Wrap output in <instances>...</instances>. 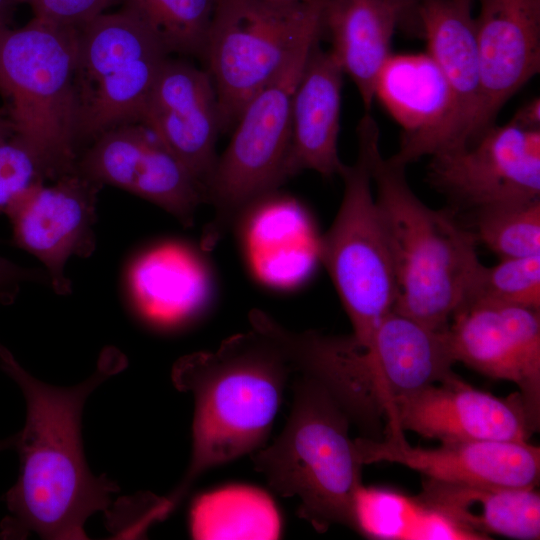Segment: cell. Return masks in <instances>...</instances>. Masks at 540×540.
Here are the masks:
<instances>
[{
	"instance_id": "cell-1",
	"label": "cell",
	"mask_w": 540,
	"mask_h": 540,
	"mask_svg": "<svg viewBox=\"0 0 540 540\" xmlns=\"http://www.w3.org/2000/svg\"><path fill=\"white\" fill-rule=\"evenodd\" d=\"M127 365L113 347L102 351L95 372L85 381L58 387L27 372L0 344V368L21 389L26 420L16 433L19 475L5 494L9 515L1 523L3 538L88 539L84 525L96 512L106 513L118 485L105 474L91 473L83 450L81 420L88 396Z\"/></svg>"
},
{
	"instance_id": "cell-2",
	"label": "cell",
	"mask_w": 540,
	"mask_h": 540,
	"mask_svg": "<svg viewBox=\"0 0 540 540\" xmlns=\"http://www.w3.org/2000/svg\"><path fill=\"white\" fill-rule=\"evenodd\" d=\"M249 322L280 349L293 372L319 382L371 438L397 401L441 381L455 363L446 330L393 310L365 340L292 331L257 309Z\"/></svg>"
},
{
	"instance_id": "cell-3",
	"label": "cell",
	"mask_w": 540,
	"mask_h": 540,
	"mask_svg": "<svg viewBox=\"0 0 540 540\" xmlns=\"http://www.w3.org/2000/svg\"><path fill=\"white\" fill-rule=\"evenodd\" d=\"M291 372L280 349L252 328L214 351L193 352L174 363L173 385L194 398L192 451L179 484L159 497V521L179 506L204 472L265 445Z\"/></svg>"
},
{
	"instance_id": "cell-4",
	"label": "cell",
	"mask_w": 540,
	"mask_h": 540,
	"mask_svg": "<svg viewBox=\"0 0 540 540\" xmlns=\"http://www.w3.org/2000/svg\"><path fill=\"white\" fill-rule=\"evenodd\" d=\"M405 170L380 149L376 152L372 181L396 281L393 311L442 331L464 302L481 264L477 240L457 221L455 210L423 203Z\"/></svg>"
},
{
	"instance_id": "cell-5",
	"label": "cell",
	"mask_w": 540,
	"mask_h": 540,
	"mask_svg": "<svg viewBox=\"0 0 540 540\" xmlns=\"http://www.w3.org/2000/svg\"><path fill=\"white\" fill-rule=\"evenodd\" d=\"M349 424L328 391L301 374L283 431L252 457L255 469L275 492L299 499L298 515L318 532L333 524L356 531L363 463Z\"/></svg>"
},
{
	"instance_id": "cell-6",
	"label": "cell",
	"mask_w": 540,
	"mask_h": 540,
	"mask_svg": "<svg viewBox=\"0 0 540 540\" xmlns=\"http://www.w3.org/2000/svg\"><path fill=\"white\" fill-rule=\"evenodd\" d=\"M78 29L33 18L0 29L2 114L15 139L43 163L52 180L76 171L74 68Z\"/></svg>"
},
{
	"instance_id": "cell-7",
	"label": "cell",
	"mask_w": 540,
	"mask_h": 540,
	"mask_svg": "<svg viewBox=\"0 0 540 540\" xmlns=\"http://www.w3.org/2000/svg\"><path fill=\"white\" fill-rule=\"evenodd\" d=\"M358 151L338 176L343 196L336 216L320 238L318 253L351 322L352 334L367 339L393 310L396 281L380 211L373 194L372 164L380 131L366 112L357 126Z\"/></svg>"
},
{
	"instance_id": "cell-8",
	"label": "cell",
	"mask_w": 540,
	"mask_h": 540,
	"mask_svg": "<svg viewBox=\"0 0 540 540\" xmlns=\"http://www.w3.org/2000/svg\"><path fill=\"white\" fill-rule=\"evenodd\" d=\"M322 32L306 39L284 68L244 107L206 188L213 216L201 245L213 249L242 213L270 197L288 178L294 92Z\"/></svg>"
},
{
	"instance_id": "cell-9",
	"label": "cell",
	"mask_w": 540,
	"mask_h": 540,
	"mask_svg": "<svg viewBox=\"0 0 540 540\" xmlns=\"http://www.w3.org/2000/svg\"><path fill=\"white\" fill-rule=\"evenodd\" d=\"M323 2L218 0L202 58L217 93L222 132L236 125L249 100L302 43L322 32Z\"/></svg>"
},
{
	"instance_id": "cell-10",
	"label": "cell",
	"mask_w": 540,
	"mask_h": 540,
	"mask_svg": "<svg viewBox=\"0 0 540 540\" xmlns=\"http://www.w3.org/2000/svg\"><path fill=\"white\" fill-rule=\"evenodd\" d=\"M168 58L157 38L122 9L78 29L73 78L78 156L104 132L139 122Z\"/></svg>"
},
{
	"instance_id": "cell-11",
	"label": "cell",
	"mask_w": 540,
	"mask_h": 540,
	"mask_svg": "<svg viewBox=\"0 0 540 540\" xmlns=\"http://www.w3.org/2000/svg\"><path fill=\"white\" fill-rule=\"evenodd\" d=\"M427 178L453 210L540 198V130L493 124L471 142L431 156Z\"/></svg>"
},
{
	"instance_id": "cell-12",
	"label": "cell",
	"mask_w": 540,
	"mask_h": 540,
	"mask_svg": "<svg viewBox=\"0 0 540 540\" xmlns=\"http://www.w3.org/2000/svg\"><path fill=\"white\" fill-rule=\"evenodd\" d=\"M76 171L101 184L131 192L190 227L205 203L199 182L159 138L140 122L112 128L78 156Z\"/></svg>"
},
{
	"instance_id": "cell-13",
	"label": "cell",
	"mask_w": 540,
	"mask_h": 540,
	"mask_svg": "<svg viewBox=\"0 0 540 540\" xmlns=\"http://www.w3.org/2000/svg\"><path fill=\"white\" fill-rule=\"evenodd\" d=\"M446 333L455 362L516 384L540 423V310L467 302L455 311Z\"/></svg>"
},
{
	"instance_id": "cell-14",
	"label": "cell",
	"mask_w": 540,
	"mask_h": 540,
	"mask_svg": "<svg viewBox=\"0 0 540 540\" xmlns=\"http://www.w3.org/2000/svg\"><path fill=\"white\" fill-rule=\"evenodd\" d=\"M385 419L441 442H526L539 428L520 392L500 398L453 372L397 401Z\"/></svg>"
},
{
	"instance_id": "cell-15",
	"label": "cell",
	"mask_w": 540,
	"mask_h": 540,
	"mask_svg": "<svg viewBox=\"0 0 540 540\" xmlns=\"http://www.w3.org/2000/svg\"><path fill=\"white\" fill-rule=\"evenodd\" d=\"M103 186L77 171L35 187L6 215L12 244L35 256L46 268L58 295L71 293L64 269L72 256L87 258L96 248L98 193Z\"/></svg>"
},
{
	"instance_id": "cell-16",
	"label": "cell",
	"mask_w": 540,
	"mask_h": 540,
	"mask_svg": "<svg viewBox=\"0 0 540 540\" xmlns=\"http://www.w3.org/2000/svg\"><path fill=\"white\" fill-rule=\"evenodd\" d=\"M363 465L390 462L427 478L458 484L501 488H536L540 448L526 442L453 441L437 448L410 445L403 430L387 423L383 440L355 439Z\"/></svg>"
},
{
	"instance_id": "cell-17",
	"label": "cell",
	"mask_w": 540,
	"mask_h": 540,
	"mask_svg": "<svg viewBox=\"0 0 540 540\" xmlns=\"http://www.w3.org/2000/svg\"><path fill=\"white\" fill-rule=\"evenodd\" d=\"M139 122L148 127L204 189L218 156L221 114L213 81L206 69L170 57L144 104Z\"/></svg>"
},
{
	"instance_id": "cell-18",
	"label": "cell",
	"mask_w": 540,
	"mask_h": 540,
	"mask_svg": "<svg viewBox=\"0 0 540 540\" xmlns=\"http://www.w3.org/2000/svg\"><path fill=\"white\" fill-rule=\"evenodd\" d=\"M376 99L401 127L391 160L407 166L460 146L453 95L427 53H392L378 76Z\"/></svg>"
},
{
	"instance_id": "cell-19",
	"label": "cell",
	"mask_w": 540,
	"mask_h": 540,
	"mask_svg": "<svg viewBox=\"0 0 540 540\" xmlns=\"http://www.w3.org/2000/svg\"><path fill=\"white\" fill-rule=\"evenodd\" d=\"M479 2L481 102L472 140L495 124L503 105L540 71V0Z\"/></svg>"
},
{
	"instance_id": "cell-20",
	"label": "cell",
	"mask_w": 540,
	"mask_h": 540,
	"mask_svg": "<svg viewBox=\"0 0 540 540\" xmlns=\"http://www.w3.org/2000/svg\"><path fill=\"white\" fill-rule=\"evenodd\" d=\"M344 72L331 51L317 42L310 51L292 102L287 178L312 170L323 177L338 175Z\"/></svg>"
},
{
	"instance_id": "cell-21",
	"label": "cell",
	"mask_w": 540,
	"mask_h": 540,
	"mask_svg": "<svg viewBox=\"0 0 540 540\" xmlns=\"http://www.w3.org/2000/svg\"><path fill=\"white\" fill-rule=\"evenodd\" d=\"M416 500L469 539L488 534L522 540L540 536V496L536 488H501L427 478Z\"/></svg>"
},
{
	"instance_id": "cell-22",
	"label": "cell",
	"mask_w": 540,
	"mask_h": 540,
	"mask_svg": "<svg viewBox=\"0 0 540 540\" xmlns=\"http://www.w3.org/2000/svg\"><path fill=\"white\" fill-rule=\"evenodd\" d=\"M402 13L394 0H324L322 34L345 75L356 86L366 112L375 100V86L392 55V39Z\"/></svg>"
},
{
	"instance_id": "cell-23",
	"label": "cell",
	"mask_w": 540,
	"mask_h": 540,
	"mask_svg": "<svg viewBox=\"0 0 540 540\" xmlns=\"http://www.w3.org/2000/svg\"><path fill=\"white\" fill-rule=\"evenodd\" d=\"M473 4L471 0H419L415 12L427 43L426 53L443 74L453 95L460 146L472 140L481 102Z\"/></svg>"
},
{
	"instance_id": "cell-24",
	"label": "cell",
	"mask_w": 540,
	"mask_h": 540,
	"mask_svg": "<svg viewBox=\"0 0 540 540\" xmlns=\"http://www.w3.org/2000/svg\"><path fill=\"white\" fill-rule=\"evenodd\" d=\"M189 527L194 539H277L281 519L265 491L236 484L195 498Z\"/></svg>"
},
{
	"instance_id": "cell-25",
	"label": "cell",
	"mask_w": 540,
	"mask_h": 540,
	"mask_svg": "<svg viewBox=\"0 0 540 540\" xmlns=\"http://www.w3.org/2000/svg\"><path fill=\"white\" fill-rule=\"evenodd\" d=\"M166 51L202 57L218 0H121Z\"/></svg>"
},
{
	"instance_id": "cell-26",
	"label": "cell",
	"mask_w": 540,
	"mask_h": 540,
	"mask_svg": "<svg viewBox=\"0 0 540 540\" xmlns=\"http://www.w3.org/2000/svg\"><path fill=\"white\" fill-rule=\"evenodd\" d=\"M175 254L167 249L151 252L139 258L130 275L140 308L160 322L179 320L194 304L189 272Z\"/></svg>"
},
{
	"instance_id": "cell-27",
	"label": "cell",
	"mask_w": 540,
	"mask_h": 540,
	"mask_svg": "<svg viewBox=\"0 0 540 540\" xmlns=\"http://www.w3.org/2000/svg\"><path fill=\"white\" fill-rule=\"evenodd\" d=\"M474 233L501 258L540 254V198L474 211Z\"/></svg>"
},
{
	"instance_id": "cell-28",
	"label": "cell",
	"mask_w": 540,
	"mask_h": 540,
	"mask_svg": "<svg viewBox=\"0 0 540 540\" xmlns=\"http://www.w3.org/2000/svg\"><path fill=\"white\" fill-rule=\"evenodd\" d=\"M540 310V254L501 258L494 266L478 267L465 300Z\"/></svg>"
},
{
	"instance_id": "cell-29",
	"label": "cell",
	"mask_w": 540,
	"mask_h": 540,
	"mask_svg": "<svg viewBox=\"0 0 540 540\" xmlns=\"http://www.w3.org/2000/svg\"><path fill=\"white\" fill-rule=\"evenodd\" d=\"M52 178L40 159L22 142L0 140V214L8 212L35 187Z\"/></svg>"
},
{
	"instance_id": "cell-30",
	"label": "cell",
	"mask_w": 540,
	"mask_h": 540,
	"mask_svg": "<svg viewBox=\"0 0 540 540\" xmlns=\"http://www.w3.org/2000/svg\"><path fill=\"white\" fill-rule=\"evenodd\" d=\"M119 0H36L34 17L46 22L79 29L117 3Z\"/></svg>"
},
{
	"instance_id": "cell-31",
	"label": "cell",
	"mask_w": 540,
	"mask_h": 540,
	"mask_svg": "<svg viewBox=\"0 0 540 540\" xmlns=\"http://www.w3.org/2000/svg\"><path fill=\"white\" fill-rule=\"evenodd\" d=\"M509 122L523 129L540 130L539 96L533 97L520 106Z\"/></svg>"
},
{
	"instance_id": "cell-32",
	"label": "cell",
	"mask_w": 540,
	"mask_h": 540,
	"mask_svg": "<svg viewBox=\"0 0 540 540\" xmlns=\"http://www.w3.org/2000/svg\"><path fill=\"white\" fill-rule=\"evenodd\" d=\"M19 0H0V29L9 27L13 12Z\"/></svg>"
},
{
	"instance_id": "cell-33",
	"label": "cell",
	"mask_w": 540,
	"mask_h": 540,
	"mask_svg": "<svg viewBox=\"0 0 540 540\" xmlns=\"http://www.w3.org/2000/svg\"><path fill=\"white\" fill-rule=\"evenodd\" d=\"M402 13V20H407L409 16L415 14L419 0H394Z\"/></svg>"
},
{
	"instance_id": "cell-34",
	"label": "cell",
	"mask_w": 540,
	"mask_h": 540,
	"mask_svg": "<svg viewBox=\"0 0 540 540\" xmlns=\"http://www.w3.org/2000/svg\"><path fill=\"white\" fill-rule=\"evenodd\" d=\"M13 136L11 127L0 111V140L8 139Z\"/></svg>"
},
{
	"instance_id": "cell-35",
	"label": "cell",
	"mask_w": 540,
	"mask_h": 540,
	"mask_svg": "<svg viewBox=\"0 0 540 540\" xmlns=\"http://www.w3.org/2000/svg\"><path fill=\"white\" fill-rule=\"evenodd\" d=\"M16 435L0 440V452L9 448H14Z\"/></svg>"
},
{
	"instance_id": "cell-36",
	"label": "cell",
	"mask_w": 540,
	"mask_h": 540,
	"mask_svg": "<svg viewBox=\"0 0 540 540\" xmlns=\"http://www.w3.org/2000/svg\"><path fill=\"white\" fill-rule=\"evenodd\" d=\"M269 1H275V2H281V3H306L312 0H269Z\"/></svg>"
},
{
	"instance_id": "cell-37",
	"label": "cell",
	"mask_w": 540,
	"mask_h": 540,
	"mask_svg": "<svg viewBox=\"0 0 540 540\" xmlns=\"http://www.w3.org/2000/svg\"><path fill=\"white\" fill-rule=\"evenodd\" d=\"M35 1H36V0H19L20 3L25 2V3H28V4H30V5H32Z\"/></svg>"
},
{
	"instance_id": "cell-38",
	"label": "cell",
	"mask_w": 540,
	"mask_h": 540,
	"mask_svg": "<svg viewBox=\"0 0 540 540\" xmlns=\"http://www.w3.org/2000/svg\"><path fill=\"white\" fill-rule=\"evenodd\" d=\"M471 1H475V0H471Z\"/></svg>"
}]
</instances>
